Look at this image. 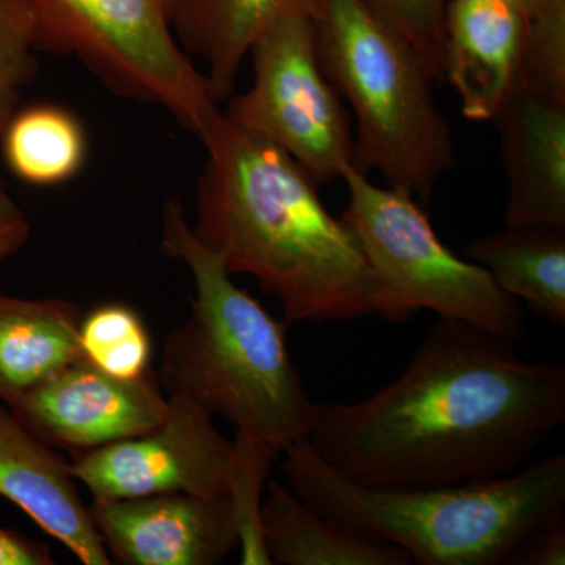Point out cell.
I'll return each mask as SVG.
<instances>
[{
    "label": "cell",
    "instance_id": "cell-19",
    "mask_svg": "<svg viewBox=\"0 0 565 565\" xmlns=\"http://www.w3.org/2000/svg\"><path fill=\"white\" fill-rule=\"evenodd\" d=\"M0 154L18 180L51 188L73 180L84 169L87 132L73 111L57 104L18 107L0 137Z\"/></svg>",
    "mask_w": 565,
    "mask_h": 565
},
{
    "label": "cell",
    "instance_id": "cell-6",
    "mask_svg": "<svg viewBox=\"0 0 565 565\" xmlns=\"http://www.w3.org/2000/svg\"><path fill=\"white\" fill-rule=\"evenodd\" d=\"M341 180L349 191L341 218L355 234L375 280L408 318L429 310L508 343H522V303L501 291L484 267L449 250L414 196L379 188L352 163Z\"/></svg>",
    "mask_w": 565,
    "mask_h": 565
},
{
    "label": "cell",
    "instance_id": "cell-15",
    "mask_svg": "<svg viewBox=\"0 0 565 565\" xmlns=\"http://www.w3.org/2000/svg\"><path fill=\"white\" fill-rule=\"evenodd\" d=\"M264 546L277 565H408L399 546L315 511L288 484L273 481L262 504Z\"/></svg>",
    "mask_w": 565,
    "mask_h": 565
},
{
    "label": "cell",
    "instance_id": "cell-5",
    "mask_svg": "<svg viewBox=\"0 0 565 565\" xmlns=\"http://www.w3.org/2000/svg\"><path fill=\"white\" fill-rule=\"evenodd\" d=\"M311 20L319 65L356 121L353 169L429 202L456 152L418 51L360 0H313Z\"/></svg>",
    "mask_w": 565,
    "mask_h": 565
},
{
    "label": "cell",
    "instance_id": "cell-27",
    "mask_svg": "<svg viewBox=\"0 0 565 565\" xmlns=\"http://www.w3.org/2000/svg\"><path fill=\"white\" fill-rule=\"evenodd\" d=\"M50 548L17 531L0 527V565H52Z\"/></svg>",
    "mask_w": 565,
    "mask_h": 565
},
{
    "label": "cell",
    "instance_id": "cell-24",
    "mask_svg": "<svg viewBox=\"0 0 565 565\" xmlns=\"http://www.w3.org/2000/svg\"><path fill=\"white\" fill-rule=\"evenodd\" d=\"M379 20L411 41L435 82L444 81L448 0H360Z\"/></svg>",
    "mask_w": 565,
    "mask_h": 565
},
{
    "label": "cell",
    "instance_id": "cell-20",
    "mask_svg": "<svg viewBox=\"0 0 565 565\" xmlns=\"http://www.w3.org/2000/svg\"><path fill=\"white\" fill-rule=\"evenodd\" d=\"M82 359L118 379H140L151 362V338L132 307L104 303L81 319Z\"/></svg>",
    "mask_w": 565,
    "mask_h": 565
},
{
    "label": "cell",
    "instance_id": "cell-21",
    "mask_svg": "<svg viewBox=\"0 0 565 565\" xmlns=\"http://www.w3.org/2000/svg\"><path fill=\"white\" fill-rule=\"evenodd\" d=\"M277 457L263 441L236 433L228 497L239 535L241 564L244 565H270L263 539L262 497L270 463Z\"/></svg>",
    "mask_w": 565,
    "mask_h": 565
},
{
    "label": "cell",
    "instance_id": "cell-29",
    "mask_svg": "<svg viewBox=\"0 0 565 565\" xmlns=\"http://www.w3.org/2000/svg\"><path fill=\"white\" fill-rule=\"evenodd\" d=\"M162 2L167 11H169L170 18H172L173 11L177 10L184 0H162Z\"/></svg>",
    "mask_w": 565,
    "mask_h": 565
},
{
    "label": "cell",
    "instance_id": "cell-10",
    "mask_svg": "<svg viewBox=\"0 0 565 565\" xmlns=\"http://www.w3.org/2000/svg\"><path fill=\"white\" fill-rule=\"evenodd\" d=\"M6 405L43 444L73 457L150 433L170 412L148 374L114 377L82 356Z\"/></svg>",
    "mask_w": 565,
    "mask_h": 565
},
{
    "label": "cell",
    "instance_id": "cell-17",
    "mask_svg": "<svg viewBox=\"0 0 565 565\" xmlns=\"http://www.w3.org/2000/svg\"><path fill=\"white\" fill-rule=\"evenodd\" d=\"M501 291L525 302L553 326L565 327V226L548 223L505 225L465 248Z\"/></svg>",
    "mask_w": 565,
    "mask_h": 565
},
{
    "label": "cell",
    "instance_id": "cell-3",
    "mask_svg": "<svg viewBox=\"0 0 565 565\" xmlns=\"http://www.w3.org/2000/svg\"><path fill=\"white\" fill-rule=\"evenodd\" d=\"M162 248L195 285L188 318L163 343L167 396H184L278 457L308 440L316 407L294 366L286 323L234 285L221 259L193 236L180 203L163 210Z\"/></svg>",
    "mask_w": 565,
    "mask_h": 565
},
{
    "label": "cell",
    "instance_id": "cell-1",
    "mask_svg": "<svg viewBox=\"0 0 565 565\" xmlns=\"http://www.w3.org/2000/svg\"><path fill=\"white\" fill-rule=\"evenodd\" d=\"M438 318L403 373L356 403L318 404L310 441L334 470L377 487L514 473L565 422V366Z\"/></svg>",
    "mask_w": 565,
    "mask_h": 565
},
{
    "label": "cell",
    "instance_id": "cell-28",
    "mask_svg": "<svg viewBox=\"0 0 565 565\" xmlns=\"http://www.w3.org/2000/svg\"><path fill=\"white\" fill-rule=\"evenodd\" d=\"M503 2L511 3V6L516 7L522 11H525L526 14L533 13L535 7L539 6L541 0H503Z\"/></svg>",
    "mask_w": 565,
    "mask_h": 565
},
{
    "label": "cell",
    "instance_id": "cell-18",
    "mask_svg": "<svg viewBox=\"0 0 565 565\" xmlns=\"http://www.w3.org/2000/svg\"><path fill=\"white\" fill-rule=\"evenodd\" d=\"M302 3L311 0H184L170 21L182 51L206 63V79L221 104L233 96L253 41L282 11Z\"/></svg>",
    "mask_w": 565,
    "mask_h": 565
},
{
    "label": "cell",
    "instance_id": "cell-11",
    "mask_svg": "<svg viewBox=\"0 0 565 565\" xmlns=\"http://www.w3.org/2000/svg\"><path fill=\"white\" fill-rule=\"evenodd\" d=\"M88 509L111 563L217 565L239 548L230 497L93 498Z\"/></svg>",
    "mask_w": 565,
    "mask_h": 565
},
{
    "label": "cell",
    "instance_id": "cell-9",
    "mask_svg": "<svg viewBox=\"0 0 565 565\" xmlns=\"http://www.w3.org/2000/svg\"><path fill=\"white\" fill-rule=\"evenodd\" d=\"M167 397L169 416L150 433L74 457V478L93 498L228 497L233 441L218 433L202 405Z\"/></svg>",
    "mask_w": 565,
    "mask_h": 565
},
{
    "label": "cell",
    "instance_id": "cell-16",
    "mask_svg": "<svg viewBox=\"0 0 565 565\" xmlns=\"http://www.w3.org/2000/svg\"><path fill=\"white\" fill-rule=\"evenodd\" d=\"M81 311L65 299L0 296V401L43 384L81 359Z\"/></svg>",
    "mask_w": 565,
    "mask_h": 565
},
{
    "label": "cell",
    "instance_id": "cell-4",
    "mask_svg": "<svg viewBox=\"0 0 565 565\" xmlns=\"http://www.w3.org/2000/svg\"><path fill=\"white\" fill-rule=\"evenodd\" d=\"M297 497L327 519L399 546L422 565H500L539 526L565 515V455L460 484L377 487L353 481L303 440L282 451Z\"/></svg>",
    "mask_w": 565,
    "mask_h": 565
},
{
    "label": "cell",
    "instance_id": "cell-7",
    "mask_svg": "<svg viewBox=\"0 0 565 565\" xmlns=\"http://www.w3.org/2000/svg\"><path fill=\"white\" fill-rule=\"evenodd\" d=\"M40 52L73 55L118 95L154 104L200 140L222 114L162 0H25Z\"/></svg>",
    "mask_w": 565,
    "mask_h": 565
},
{
    "label": "cell",
    "instance_id": "cell-12",
    "mask_svg": "<svg viewBox=\"0 0 565 565\" xmlns=\"http://www.w3.org/2000/svg\"><path fill=\"white\" fill-rule=\"evenodd\" d=\"M492 122L508 182L505 225L565 226V103L516 82Z\"/></svg>",
    "mask_w": 565,
    "mask_h": 565
},
{
    "label": "cell",
    "instance_id": "cell-22",
    "mask_svg": "<svg viewBox=\"0 0 565 565\" xmlns=\"http://www.w3.org/2000/svg\"><path fill=\"white\" fill-rule=\"evenodd\" d=\"M516 82L565 103V0H541L527 14Z\"/></svg>",
    "mask_w": 565,
    "mask_h": 565
},
{
    "label": "cell",
    "instance_id": "cell-23",
    "mask_svg": "<svg viewBox=\"0 0 565 565\" xmlns=\"http://www.w3.org/2000/svg\"><path fill=\"white\" fill-rule=\"evenodd\" d=\"M35 22L25 0H0V137L39 71Z\"/></svg>",
    "mask_w": 565,
    "mask_h": 565
},
{
    "label": "cell",
    "instance_id": "cell-2",
    "mask_svg": "<svg viewBox=\"0 0 565 565\" xmlns=\"http://www.w3.org/2000/svg\"><path fill=\"white\" fill-rule=\"evenodd\" d=\"M200 141L207 161L196 182L192 233L226 273L256 278L281 305L286 323L411 321L291 156L223 111Z\"/></svg>",
    "mask_w": 565,
    "mask_h": 565
},
{
    "label": "cell",
    "instance_id": "cell-8",
    "mask_svg": "<svg viewBox=\"0 0 565 565\" xmlns=\"http://www.w3.org/2000/svg\"><path fill=\"white\" fill-rule=\"evenodd\" d=\"M248 55L252 88L230 96L226 120L291 156L319 185L341 180L352 163V122L319 65L311 3L282 11Z\"/></svg>",
    "mask_w": 565,
    "mask_h": 565
},
{
    "label": "cell",
    "instance_id": "cell-14",
    "mask_svg": "<svg viewBox=\"0 0 565 565\" xmlns=\"http://www.w3.org/2000/svg\"><path fill=\"white\" fill-rule=\"evenodd\" d=\"M527 14L503 0H448L444 81L467 120L492 121L516 84Z\"/></svg>",
    "mask_w": 565,
    "mask_h": 565
},
{
    "label": "cell",
    "instance_id": "cell-26",
    "mask_svg": "<svg viewBox=\"0 0 565 565\" xmlns=\"http://www.w3.org/2000/svg\"><path fill=\"white\" fill-rule=\"evenodd\" d=\"M31 233L28 215L14 202L7 185L0 181V267L28 244Z\"/></svg>",
    "mask_w": 565,
    "mask_h": 565
},
{
    "label": "cell",
    "instance_id": "cell-25",
    "mask_svg": "<svg viewBox=\"0 0 565 565\" xmlns=\"http://www.w3.org/2000/svg\"><path fill=\"white\" fill-rule=\"evenodd\" d=\"M509 565H564L565 515L539 526L505 557Z\"/></svg>",
    "mask_w": 565,
    "mask_h": 565
},
{
    "label": "cell",
    "instance_id": "cell-13",
    "mask_svg": "<svg viewBox=\"0 0 565 565\" xmlns=\"http://www.w3.org/2000/svg\"><path fill=\"white\" fill-rule=\"evenodd\" d=\"M71 463L0 405V497L73 553L84 565L111 564Z\"/></svg>",
    "mask_w": 565,
    "mask_h": 565
}]
</instances>
